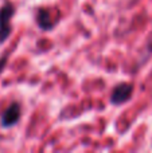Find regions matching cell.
<instances>
[{
  "instance_id": "obj_1",
  "label": "cell",
  "mask_w": 152,
  "mask_h": 153,
  "mask_svg": "<svg viewBox=\"0 0 152 153\" xmlns=\"http://www.w3.org/2000/svg\"><path fill=\"white\" fill-rule=\"evenodd\" d=\"M13 13H15V7L12 3H5L0 7V45L4 43L12 32L10 22Z\"/></svg>"
},
{
  "instance_id": "obj_2",
  "label": "cell",
  "mask_w": 152,
  "mask_h": 153,
  "mask_svg": "<svg viewBox=\"0 0 152 153\" xmlns=\"http://www.w3.org/2000/svg\"><path fill=\"white\" fill-rule=\"evenodd\" d=\"M133 93V86L131 83H120L113 89L112 94H110V103L112 105H123V103L128 102L132 97Z\"/></svg>"
},
{
  "instance_id": "obj_3",
  "label": "cell",
  "mask_w": 152,
  "mask_h": 153,
  "mask_svg": "<svg viewBox=\"0 0 152 153\" xmlns=\"http://www.w3.org/2000/svg\"><path fill=\"white\" fill-rule=\"evenodd\" d=\"M22 117V108L19 102H12L7 109L4 110V113L1 114V126L3 128H12L13 125H16L19 122Z\"/></svg>"
},
{
  "instance_id": "obj_4",
  "label": "cell",
  "mask_w": 152,
  "mask_h": 153,
  "mask_svg": "<svg viewBox=\"0 0 152 153\" xmlns=\"http://www.w3.org/2000/svg\"><path fill=\"white\" fill-rule=\"evenodd\" d=\"M35 20H37L38 27L43 31H50L55 26V22L53 20L51 12L47 8H39L37 12V16H35Z\"/></svg>"
},
{
  "instance_id": "obj_5",
  "label": "cell",
  "mask_w": 152,
  "mask_h": 153,
  "mask_svg": "<svg viewBox=\"0 0 152 153\" xmlns=\"http://www.w3.org/2000/svg\"><path fill=\"white\" fill-rule=\"evenodd\" d=\"M5 63H7V56H0V73L3 71Z\"/></svg>"
}]
</instances>
